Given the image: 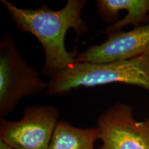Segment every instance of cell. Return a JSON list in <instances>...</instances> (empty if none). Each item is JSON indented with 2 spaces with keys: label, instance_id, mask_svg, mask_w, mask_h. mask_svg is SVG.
I'll use <instances>...</instances> for the list:
<instances>
[{
  "label": "cell",
  "instance_id": "6da1fadb",
  "mask_svg": "<svg viewBox=\"0 0 149 149\" xmlns=\"http://www.w3.org/2000/svg\"><path fill=\"white\" fill-rule=\"evenodd\" d=\"M86 2L68 0L60 10H53L46 5L34 9L21 8L8 1H1L18 29L34 35L42 46L45 53L43 72L50 79L76 62L78 53L67 51L65 37L70 29L74 30L78 37L87 31L81 18Z\"/></svg>",
  "mask_w": 149,
  "mask_h": 149
},
{
  "label": "cell",
  "instance_id": "7a4b0ae2",
  "mask_svg": "<svg viewBox=\"0 0 149 149\" xmlns=\"http://www.w3.org/2000/svg\"><path fill=\"white\" fill-rule=\"evenodd\" d=\"M112 83L137 86L149 91V55L109 63L75 62L50 79L48 95L57 96L78 87Z\"/></svg>",
  "mask_w": 149,
  "mask_h": 149
},
{
  "label": "cell",
  "instance_id": "3957f363",
  "mask_svg": "<svg viewBox=\"0 0 149 149\" xmlns=\"http://www.w3.org/2000/svg\"><path fill=\"white\" fill-rule=\"evenodd\" d=\"M48 83L26 64L19 49L9 35L0 42V115L14 109L24 97L48 88Z\"/></svg>",
  "mask_w": 149,
  "mask_h": 149
},
{
  "label": "cell",
  "instance_id": "277c9868",
  "mask_svg": "<svg viewBox=\"0 0 149 149\" xmlns=\"http://www.w3.org/2000/svg\"><path fill=\"white\" fill-rule=\"evenodd\" d=\"M51 106L28 107L21 120H0V140L14 149H48L59 118Z\"/></svg>",
  "mask_w": 149,
  "mask_h": 149
},
{
  "label": "cell",
  "instance_id": "5b68a950",
  "mask_svg": "<svg viewBox=\"0 0 149 149\" xmlns=\"http://www.w3.org/2000/svg\"><path fill=\"white\" fill-rule=\"evenodd\" d=\"M99 149H149V118L139 122L133 108L117 103L108 108L97 120Z\"/></svg>",
  "mask_w": 149,
  "mask_h": 149
},
{
  "label": "cell",
  "instance_id": "8992f818",
  "mask_svg": "<svg viewBox=\"0 0 149 149\" xmlns=\"http://www.w3.org/2000/svg\"><path fill=\"white\" fill-rule=\"evenodd\" d=\"M144 55H149V23L129 31H121L108 35L105 42L78 53L75 60L76 62L101 64Z\"/></svg>",
  "mask_w": 149,
  "mask_h": 149
},
{
  "label": "cell",
  "instance_id": "52a82bcc",
  "mask_svg": "<svg viewBox=\"0 0 149 149\" xmlns=\"http://www.w3.org/2000/svg\"><path fill=\"white\" fill-rule=\"evenodd\" d=\"M96 11L102 20L112 23L104 31L107 35L128 25L138 27L149 23V0H98Z\"/></svg>",
  "mask_w": 149,
  "mask_h": 149
},
{
  "label": "cell",
  "instance_id": "ba28073f",
  "mask_svg": "<svg viewBox=\"0 0 149 149\" xmlns=\"http://www.w3.org/2000/svg\"><path fill=\"white\" fill-rule=\"evenodd\" d=\"M97 139H99L97 127L79 128L66 121H59L48 149H95Z\"/></svg>",
  "mask_w": 149,
  "mask_h": 149
},
{
  "label": "cell",
  "instance_id": "9c48e42d",
  "mask_svg": "<svg viewBox=\"0 0 149 149\" xmlns=\"http://www.w3.org/2000/svg\"><path fill=\"white\" fill-rule=\"evenodd\" d=\"M0 149H14L12 146L4 142L2 140H0Z\"/></svg>",
  "mask_w": 149,
  "mask_h": 149
}]
</instances>
